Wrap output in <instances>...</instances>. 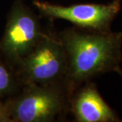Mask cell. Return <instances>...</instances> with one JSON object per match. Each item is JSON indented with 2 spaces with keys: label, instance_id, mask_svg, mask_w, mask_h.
Here are the masks:
<instances>
[{
  "label": "cell",
  "instance_id": "obj_8",
  "mask_svg": "<svg viewBox=\"0 0 122 122\" xmlns=\"http://www.w3.org/2000/svg\"><path fill=\"white\" fill-rule=\"evenodd\" d=\"M12 119L10 115L8 103L0 102V122H10Z\"/></svg>",
  "mask_w": 122,
  "mask_h": 122
},
{
  "label": "cell",
  "instance_id": "obj_5",
  "mask_svg": "<svg viewBox=\"0 0 122 122\" xmlns=\"http://www.w3.org/2000/svg\"><path fill=\"white\" fill-rule=\"evenodd\" d=\"M122 0H113L107 4H80L62 6L34 0L33 4L45 16L66 20L92 32L107 33L121 10Z\"/></svg>",
  "mask_w": 122,
  "mask_h": 122
},
{
  "label": "cell",
  "instance_id": "obj_2",
  "mask_svg": "<svg viewBox=\"0 0 122 122\" xmlns=\"http://www.w3.org/2000/svg\"><path fill=\"white\" fill-rule=\"evenodd\" d=\"M7 103L12 122H50L65 109L66 98L58 83H26L24 91Z\"/></svg>",
  "mask_w": 122,
  "mask_h": 122
},
{
  "label": "cell",
  "instance_id": "obj_9",
  "mask_svg": "<svg viewBox=\"0 0 122 122\" xmlns=\"http://www.w3.org/2000/svg\"><path fill=\"white\" fill-rule=\"evenodd\" d=\"M115 72H117L118 74L119 75L121 76V77L122 78V69L121 68V67H119V69H117V70Z\"/></svg>",
  "mask_w": 122,
  "mask_h": 122
},
{
  "label": "cell",
  "instance_id": "obj_4",
  "mask_svg": "<svg viewBox=\"0 0 122 122\" xmlns=\"http://www.w3.org/2000/svg\"><path fill=\"white\" fill-rule=\"evenodd\" d=\"M45 35L36 15L21 0H16L8 14L0 50L18 64Z\"/></svg>",
  "mask_w": 122,
  "mask_h": 122
},
{
  "label": "cell",
  "instance_id": "obj_1",
  "mask_svg": "<svg viewBox=\"0 0 122 122\" xmlns=\"http://www.w3.org/2000/svg\"><path fill=\"white\" fill-rule=\"evenodd\" d=\"M67 56L66 79L69 88L107 72L116 71L122 62V33L81 32L62 34Z\"/></svg>",
  "mask_w": 122,
  "mask_h": 122
},
{
  "label": "cell",
  "instance_id": "obj_7",
  "mask_svg": "<svg viewBox=\"0 0 122 122\" xmlns=\"http://www.w3.org/2000/svg\"><path fill=\"white\" fill-rule=\"evenodd\" d=\"M16 87V81L12 71L0 60V98L11 94Z\"/></svg>",
  "mask_w": 122,
  "mask_h": 122
},
{
  "label": "cell",
  "instance_id": "obj_3",
  "mask_svg": "<svg viewBox=\"0 0 122 122\" xmlns=\"http://www.w3.org/2000/svg\"><path fill=\"white\" fill-rule=\"evenodd\" d=\"M18 65L25 83L53 85L66 75L67 56L61 41L45 34Z\"/></svg>",
  "mask_w": 122,
  "mask_h": 122
},
{
  "label": "cell",
  "instance_id": "obj_6",
  "mask_svg": "<svg viewBox=\"0 0 122 122\" xmlns=\"http://www.w3.org/2000/svg\"><path fill=\"white\" fill-rule=\"evenodd\" d=\"M72 110L79 122H122L106 102L94 83H87L76 94Z\"/></svg>",
  "mask_w": 122,
  "mask_h": 122
}]
</instances>
